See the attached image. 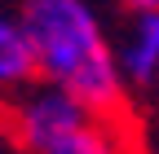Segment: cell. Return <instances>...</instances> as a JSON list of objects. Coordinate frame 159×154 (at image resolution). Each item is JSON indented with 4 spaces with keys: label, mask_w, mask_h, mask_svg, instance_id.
I'll return each mask as SVG.
<instances>
[{
    "label": "cell",
    "mask_w": 159,
    "mask_h": 154,
    "mask_svg": "<svg viewBox=\"0 0 159 154\" xmlns=\"http://www.w3.org/2000/svg\"><path fill=\"white\" fill-rule=\"evenodd\" d=\"M9 141L18 154H128L111 114L80 106L44 79L9 97Z\"/></svg>",
    "instance_id": "cell-2"
},
{
    "label": "cell",
    "mask_w": 159,
    "mask_h": 154,
    "mask_svg": "<svg viewBox=\"0 0 159 154\" xmlns=\"http://www.w3.org/2000/svg\"><path fill=\"white\" fill-rule=\"evenodd\" d=\"M18 18L31 40L35 79L111 119L124 110L128 84L115 62V40L89 0H22Z\"/></svg>",
    "instance_id": "cell-1"
},
{
    "label": "cell",
    "mask_w": 159,
    "mask_h": 154,
    "mask_svg": "<svg viewBox=\"0 0 159 154\" xmlns=\"http://www.w3.org/2000/svg\"><path fill=\"white\" fill-rule=\"evenodd\" d=\"M31 79H35V57H31L27 27L13 9H0V97H13Z\"/></svg>",
    "instance_id": "cell-4"
},
{
    "label": "cell",
    "mask_w": 159,
    "mask_h": 154,
    "mask_svg": "<svg viewBox=\"0 0 159 154\" xmlns=\"http://www.w3.org/2000/svg\"><path fill=\"white\" fill-rule=\"evenodd\" d=\"M0 154H18V150H13V145H5V141H0Z\"/></svg>",
    "instance_id": "cell-6"
},
{
    "label": "cell",
    "mask_w": 159,
    "mask_h": 154,
    "mask_svg": "<svg viewBox=\"0 0 159 154\" xmlns=\"http://www.w3.org/2000/svg\"><path fill=\"white\" fill-rule=\"evenodd\" d=\"M115 62L124 84H155L159 79V9H137L128 13L124 31L115 40Z\"/></svg>",
    "instance_id": "cell-3"
},
{
    "label": "cell",
    "mask_w": 159,
    "mask_h": 154,
    "mask_svg": "<svg viewBox=\"0 0 159 154\" xmlns=\"http://www.w3.org/2000/svg\"><path fill=\"white\" fill-rule=\"evenodd\" d=\"M155 154H159V150H155Z\"/></svg>",
    "instance_id": "cell-7"
},
{
    "label": "cell",
    "mask_w": 159,
    "mask_h": 154,
    "mask_svg": "<svg viewBox=\"0 0 159 154\" xmlns=\"http://www.w3.org/2000/svg\"><path fill=\"white\" fill-rule=\"evenodd\" d=\"M155 84H159V79H155Z\"/></svg>",
    "instance_id": "cell-8"
},
{
    "label": "cell",
    "mask_w": 159,
    "mask_h": 154,
    "mask_svg": "<svg viewBox=\"0 0 159 154\" xmlns=\"http://www.w3.org/2000/svg\"><path fill=\"white\" fill-rule=\"evenodd\" d=\"M124 13H137V9H159V0H119Z\"/></svg>",
    "instance_id": "cell-5"
}]
</instances>
